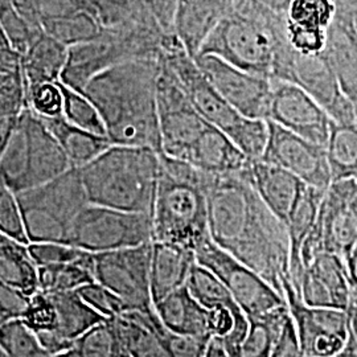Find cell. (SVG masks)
<instances>
[{"mask_svg":"<svg viewBox=\"0 0 357 357\" xmlns=\"http://www.w3.org/2000/svg\"><path fill=\"white\" fill-rule=\"evenodd\" d=\"M60 84L64 94L63 116L65 119L76 128L106 137V128L103 125L102 118L94 103L82 91L72 89L63 82Z\"/></svg>","mask_w":357,"mask_h":357,"instance_id":"obj_37","label":"cell"},{"mask_svg":"<svg viewBox=\"0 0 357 357\" xmlns=\"http://www.w3.org/2000/svg\"><path fill=\"white\" fill-rule=\"evenodd\" d=\"M289 45L284 13L258 0H234L199 54H215L249 73L273 78L277 60Z\"/></svg>","mask_w":357,"mask_h":357,"instance_id":"obj_3","label":"cell"},{"mask_svg":"<svg viewBox=\"0 0 357 357\" xmlns=\"http://www.w3.org/2000/svg\"><path fill=\"white\" fill-rule=\"evenodd\" d=\"M331 357H357V345L355 343V340L351 337L349 335V339H348V343L345 345L344 348Z\"/></svg>","mask_w":357,"mask_h":357,"instance_id":"obj_55","label":"cell"},{"mask_svg":"<svg viewBox=\"0 0 357 357\" xmlns=\"http://www.w3.org/2000/svg\"><path fill=\"white\" fill-rule=\"evenodd\" d=\"M195 264L196 255L191 249L176 243L153 241L150 284L153 305L187 286Z\"/></svg>","mask_w":357,"mask_h":357,"instance_id":"obj_22","label":"cell"},{"mask_svg":"<svg viewBox=\"0 0 357 357\" xmlns=\"http://www.w3.org/2000/svg\"><path fill=\"white\" fill-rule=\"evenodd\" d=\"M54 357H69V355H68V352H66V354H60V355H57V356Z\"/></svg>","mask_w":357,"mask_h":357,"instance_id":"obj_58","label":"cell"},{"mask_svg":"<svg viewBox=\"0 0 357 357\" xmlns=\"http://www.w3.org/2000/svg\"><path fill=\"white\" fill-rule=\"evenodd\" d=\"M78 169L89 204L153 216L160 172L158 151L141 146L112 144Z\"/></svg>","mask_w":357,"mask_h":357,"instance_id":"obj_4","label":"cell"},{"mask_svg":"<svg viewBox=\"0 0 357 357\" xmlns=\"http://www.w3.org/2000/svg\"><path fill=\"white\" fill-rule=\"evenodd\" d=\"M159 333L166 347L168 357H205L206 348L212 337H195L181 336L168 331L166 327L159 324Z\"/></svg>","mask_w":357,"mask_h":357,"instance_id":"obj_46","label":"cell"},{"mask_svg":"<svg viewBox=\"0 0 357 357\" xmlns=\"http://www.w3.org/2000/svg\"><path fill=\"white\" fill-rule=\"evenodd\" d=\"M153 241L119 250L93 253V277L116 294L128 311H153L150 284Z\"/></svg>","mask_w":357,"mask_h":357,"instance_id":"obj_12","label":"cell"},{"mask_svg":"<svg viewBox=\"0 0 357 357\" xmlns=\"http://www.w3.org/2000/svg\"><path fill=\"white\" fill-rule=\"evenodd\" d=\"M328 29H312L286 22V38L294 51L301 54H319L327 45Z\"/></svg>","mask_w":357,"mask_h":357,"instance_id":"obj_47","label":"cell"},{"mask_svg":"<svg viewBox=\"0 0 357 357\" xmlns=\"http://www.w3.org/2000/svg\"><path fill=\"white\" fill-rule=\"evenodd\" d=\"M56 139L61 144L72 167L81 168L96 159L112 142L107 137L90 132L69 123L63 115L54 118H43Z\"/></svg>","mask_w":357,"mask_h":357,"instance_id":"obj_29","label":"cell"},{"mask_svg":"<svg viewBox=\"0 0 357 357\" xmlns=\"http://www.w3.org/2000/svg\"><path fill=\"white\" fill-rule=\"evenodd\" d=\"M0 348L6 357H36L45 349L23 319H13L0 326Z\"/></svg>","mask_w":357,"mask_h":357,"instance_id":"obj_39","label":"cell"},{"mask_svg":"<svg viewBox=\"0 0 357 357\" xmlns=\"http://www.w3.org/2000/svg\"><path fill=\"white\" fill-rule=\"evenodd\" d=\"M196 262L211 270L233 295L246 317L286 305V299L264 277L206 238L195 250Z\"/></svg>","mask_w":357,"mask_h":357,"instance_id":"obj_13","label":"cell"},{"mask_svg":"<svg viewBox=\"0 0 357 357\" xmlns=\"http://www.w3.org/2000/svg\"><path fill=\"white\" fill-rule=\"evenodd\" d=\"M290 319L287 303L261 315L248 317L249 327L238 344L225 348L230 357H270Z\"/></svg>","mask_w":357,"mask_h":357,"instance_id":"obj_26","label":"cell"},{"mask_svg":"<svg viewBox=\"0 0 357 357\" xmlns=\"http://www.w3.org/2000/svg\"><path fill=\"white\" fill-rule=\"evenodd\" d=\"M19 115H0V156L6 150L10 138L13 135V128L17 123Z\"/></svg>","mask_w":357,"mask_h":357,"instance_id":"obj_51","label":"cell"},{"mask_svg":"<svg viewBox=\"0 0 357 357\" xmlns=\"http://www.w3.org/2000/svg\"><path fill=\"white\" fill-rule=\"evenodd\" d=\"M354 302H355V303H356L357 305V298H355V299H354Z\"/></svg>","mask_w":357,"mask_h":357,"instance_id":"obj_60","label":"cell"},{"mask_svg":"<svg viewBox=\"0 0 357 357\" xmlns=\"http://www.w3.org/2000/svg\"><path fill=\"white\" fill-rule=\"evenodd\" d=\"M160 59L172 70L196 112L228 135L249 160L262 158L268 143V122L240 114L206 79L175 33L162 40Z\"/></svg>","mask_w":357,"mask_h":357,"instance_id":"obj_6","label":"cell"},{"mask_svg":"<svg viewBox=\"0 0 357 357\" xmlns=\"http://www.w3.org/2000/svg\"><path fill=\"white\" fill-rule=\"evenodd\" d=\"M48 295L57 312V327L53 332L72 344L91 327L107 319L89 306L77 291Z\"/></svg>","mask_w":357,"mask_h":357,"instance_id":"obj_30","label":"cell"},{"mask_svg":"<svg viewBox=\"0 0 357 357\" xmlns=\"http://www.w3.org/2000/svg\"><path fill=\"white\" fill-rule=\"evenodd\" d=\"M72 165L47 123L26 107L0 156V175L15 193L43 185Z\"/></svg>","mask_w":357,"mask_h":357,"instance_id":"obj_7","label":"cell"},{"mask_svg":"<svg viewBox=\"0 0 357 357\" xmlns=\"http://www.w3.org/2000/svg\"><path fill=\"white\" fill-rule=\"evenodd\" d=\"M303 270L311 271L327 287L336 308L348 311L354 303V294L348 280L345 261L342 257L323 252Z\"/></svg>","mask_w":357,"mask_h":357,"instance_id":"obj_33","label":"cell"},{"mask_svg":"<svg viewBox=\"0 0 357 357\" xmlns=\"http://www.w3.org/2000/svg\"><path fill=\"white\" fill-rule=\"evenodd\" d=\"M248 167L237 174L209 178V236L217 246L253 268L284 298L283 281L290 280L289 234L255 192Z\"/></svg>","mask_w":357,"mask_h":357,"instance_id":"obj_1","label":"cell"},{"mask_svg":"<svg viewBox=\"0 0 357 357\" xmlns=\"http://www.w3.org/2000/svg\"><path fill=\"white\" fill-rule=\"evenodd\" d=\"M22 319L33 332L54 331L57 327V312L51 296L38 290L31 296L29 306Z\"/></svg>","mask_w":357,"mask_h":357,"instance_id":"obj_45","label":"cell"},{"mask_svg":"<svg viewBox=\"0 0 357 357\" xmlns=\"http://www.w3.org/2000/svg\"><path fill=\"white\" fill-rule=\"evenodd\" d=\"M26 107V86L20 69L0 65V115H17Z\"/></svg>","mask_w":357,"mask_h":357,"instance_id":"obj_41","label":"cell"},{"mask_svg":"<svg viewBox=\"0 0 357 357\" xmlns=\"http://www.w3.org/2000/svg\"><path fill=\"white\" fill-rule=\"evenodd\" d=\"M0 283L32 296L38 290V266L28 245L0 231Z\"/></svg>","mask_w":357,"mask_h":357,"instance_id":"obj_27","label":"cell"},{"mask_svg":"<svg viewBox=\"0 0 357 357\" xmlns=\"http://www.w3.org/2000/svg\"><path fill=\"white\" fill-rule=\"evenodd\" d=\"M16 195L29 243H66L76 217L89 204L79 169L75 167Z\"/></svg>","mask_w":357,"mask_h":357,"instance_id":"obj_8","label":"cell"},{"mask_svg":"<svg viewBox=\"0 0 357 357\" xmlns=\"http://www.w3.org/2000/svg\"><path fill=\"white\" fill-rule=\"evenodd\" d=\"M357 181H332L324 193L317 218L324 252L347 259L357 246Z\"/></svg>","mask_w":357,"mask_h":357,"instance_id":"obj_18","label":"cell"},{"mask_svg":"<svg viewBox=\"0 0 357 357\" xmlns=\"http://www.w3.org/2000/svg\"><path fill=\"white\" fill-rule=\"evenodd\" d=\"M0 24L8 44L20 57L24 56L33 41L44 33L26 22V17L15 7L13 0H0Z\"/></svg>","mask_w":357,"mask_h":357,"instance_id":"obj_38","label":"cell"},{"mask_svg":"<svg viewBox=\"0 0 357 357\" xmlns=\"http://www.w3.org/2000/svg\"><path fill=\"white\" fill-rule=\"evenodd\" d=\"M123 349L114 320L106 319L81 335L69 349V357H116Z\"/></svg>","mask_w":357,"mask_h":357,"instance_id":"obj_34","label":"cell"},{"mask_svg":"<svg viewBox=\"0 0 357 357\" xmlns=\"http://www.w3.org/2000/svg\"><path fill=\"white\" fill-rule=\"evenodd\" d=\"M76 291L89 306L107 319L115 318L128 311L123 301L98 282L88 283L77 289Z\"/></svg>","mask_w":357,"mask_h":357,"instance_id":"obj_44","label":"cell"},{"mask_svg":"<svg viewBox=\"0 0 357 357\" xmlns=\"http://www.w3.org/2000/svg\"><path fill=\"white\" fill-rule=\"evenodd\" d=\"M336 4L337 13L327 31L323 53L345 96L357 109V10L342 0H336Z\"/></svg>","mask_w":357,"mask_h":357,"instance_id":"obj_19","label":"cell"},{"mask_svg":"<svg viewBox=\"0 0 357 357\" xmlns=\"http://www.w3.org/2000/svg\"><path fill=\"white\" fill-rule=\"evenodd\" d=\"M69 48L47 33H41L22 56L26 94L43 84L61 82Z\"/></svg>","mask_w":357,"mask_h":357,"instance_id":"obj_24","label":"cell"},{"mask_svg":"<svg viewBox=\"0 0 357 357\" xmlns=\"http://www.w3.org/2000/svg\"><path fill=\"white\" fill-rule=\"evenodd\" d=\"M159 59L114 65L93 77L84 94L102 118L112 144L150 147L162 153L156 101Z\"/></svg>","mask_w":357,"mask_h":357,"instance_id":"obj_2","label":"cell"},{"mask_svg":"<svg viewBox=\"0 0 357 357\" xmlns=\"http://www.w3.org/2000/svg\"><path fill=\"white\" fill-rule=\"evenodd\" d=\"M234 0H178L174 33L185 51L196 57L206 38L230 13Z\"/></svg>","mask_w":357,"mask_h":357,"instance_id":"obj_21","label":"cell"},{"mask_svg":"<svg viewBox=\"0 0 357 357\" xmlns=\"http://www.w3.org/2000/svg\"><path fill=\"white\" fill-rule=\"evenodd\" d=\"M116 357H131V356H130V355H128V351H126V349H125V348H123V349H122V351H121V352H119V354H118V356H116Z\"/></svg>","mask_w":357,"mask_h":357,"instance_id":"obj_57","label":"cell"},{"mask_svg":"<svg viewBox=\"0 0 357 357\" xmlns=\"http://www.w3.org/2000/svg\"><path fill=\"white\" fill-rule=\"evenodd\" d=\"M153 308L162 324L172 333L213 337L208 326V310L192 296L187 286L167 295Z\"/></svg>","mask_w":357,"mask_h":357,"instance_id":"obj_23","label":"cell"},{"mask_svg":"<svg viewBox=\"0 0 357 357\" xmlns=\"http://www.w3.org/2000/svg\"><path fill=\"white\" fill-rule=\"evenodd\" d=\"M345 266H347L348 280H349V284H351L354 299H355L357 298V246L345 259Z\"/></svg>","mask_w":357,"mask_h":357,"instance_id":"obj_52","label":"cell"},{"mask_svg":"<svg viewBox=\"0 0 357 357\" xmlns=\"http://www.w3.org/2000/svg\"><path fill=\"white\" fill-rule=\"evenodd\" d=\"M26 107L40 118H54L63 115L64 94L61 84H43L28 90L26 94Z\"/></svg>","mask_w":357,"mask_h":357,"instance_id":"obj_43","label":"cell"},{"mask_svg":"<svg viewBox=\"0 0 357 357\" xmlns=\"http://www.w3.org/2000/svg\"><path fill=\"white\" fill-rule=\"evenodd\" d=\"M187 289L192 296L206 310L213 307H227L234 314L238 321H248V317L245 315L241 307L237 305L225 284L211 270L199 265L197 262L192 268L187 282Z\"/></svg>","mask_w":357,"mask_h":357,"instance_id":"obj_31","label":"cell"},{"mask_svg":"<svg viewBox=\"0 0 357 357\" xmlns=\"http://www.w3.org/2000/svg\"><path fill=\"white\" fill-rule=\"evenodd\" d=\"M327 191V190H326ZM324 190H318L315 187L307 185L301 200L294 209L293 215L290 217L286 229L289 234L290 243V282L293 283L294 289L298 291L301 275H302V264L299 259V253L302 243L306 240L308 233L314 228L317 218L319 215L320 205L324 197Z\"/></svg>","mask_w":357,"mask_h":357,"instance_id":"obj_28","label":"cell"},{"mask_svg":"<svg viewBox=\"0 0 357 357\" xmlns=\"http://www.w3.org/2000/svg\"><path fill=\"white\" fill-rule=\"evenodd\" d=\"M273 78L289 81L305 90L335 123L356 122V106L345 96L324 53L301 54L289 47L277 61Z\"/></svg>","mask_w":357,"mask_h":357,"instance_id":"obj_11","label":"cell"},{"mask_svg":"<svg viewBox=\"0 0 357 357\" xmlns=\"http://www.w3.org/2000/svg\"><path fill=\"white\" fill-rule=\"evenodd\" d=\"M193 59L206 79L240 114L266 121L271 78L249 73L215 54H197Z\"/></svg>","mask_w":357,"mask_h":357,"instance_id":"obj_17","label":"cell"},{"mask_svg":"<svg viewBox=\"0 0 357 357\" xmlns=\"http://www.w3.org/2000/svg\"><path fill=\"white\" fill-rule=\"evenodd\" d=\"M0 326H1V320H0Z\"/></svg>","mask_w":357,"mask_h":357,"instance_id":"obj_61","label":"cell"},{"mask_svg":"<svg viewBox=\"0 0 357 357\" xmlns=\"http://www.w3.org/2000/svg\"><path fill=\"white\" fill-rule=\"evenodd\" d=\"M336 13V0H290L284 17L295 26L328 29Z\"/></svg>","mask_w":357,"mask_h":357,"instance_id":"obj_36","label":"cell"},{"mask_svg":"<svg viewBox=\"0 0 357 357\" xmlns=\"http://www.w3.org/2000/svg\"><path fill=\"white\" fill-rule=\"evenodd\" d=\"M248 174L255 192L286 227L307 184L282 167L261 159L249 160Z\"/></svg>","mask_w":357,"mask_h":357,"instance_id":"obj_20","label":"cell"},{"mask_svg":"<svg viewBox=\"0 0 357 357\" xmlns=\"http://www.w3.org/2000/svg\"><path fill=\"white\" fill-rule=\"evenodd\" d=\"M283 293L303 356L331 357L344 348L349 339L348 311L307 306L289 278L283 281Z\"/></svg>","mask_w":357,"mask_h":357,"instance_id":"obj_14","label":"cell"},{"mask_svg":"<svg viewBox=\"0 0 357 357\" xmlns=\"http://www.w3.org/2000/svg\"><path fill=\"white\" fill-rule=\"evenodd\" d=\"M268 122V143L261 160L282 167L307 185L327 190L332 183L327 149Z\"/></svg>","mask_w":357,"mask_h":357,"instance_id":"obj_16","label":"cell"},{"mask_svg":"<svg viewBox=\"0 0 357 357\" xmlns=\"http://www.w3.org/2000/svg\"><path fill=\"white\" fill-rule=\"evenodd\" d=\"M0 357H6L4 356V354H3V351H1V348H0Z\"/></svg>","mask_w":357,"mask_h":357,"instance_id":"obj_59","label":"cell"},{"mask_svg":"<svg viewBox=\"0 0 357 357\" xmlns=\"http://www.w3.org/2000/svg\"><path fill=\"white\" fill-rule=\"evenodd\" d=\"M356 208H357V200H356Z\"/></svg>","mask_w":357,"mask_h":357,"instance_id":"obj_63","label":"cell"},{"mask_svg":"<svg viewBox=\"0 0 357 357\" xmlns=\"http://www.w3.org/2000/svg\"><path fill=\"white\" fill-rule=\"evenodd\" d=\"M163 33H174V19L178 0H138Z\"/></svg>","mask_w":357,"mask_h":357,"instance_id":"obj_49","label":"cell"},{"mask_svg":"<svg viewBox=\"0 0 357 357\" xmlns=\"http://www.w3.org/2000/svg\"><path fill=\"white\" fill-rule=\"evenodd\" d=\"M160 156L153 208V241L196 250L209 238L206 188L211 174L187 162Z\"/></svg>","mask_w":357,"mask_h":357,"instance_id":"obj_5","label":"cell"},{"mask_svg":"<svg viewBox=\"0 0 357 357\" xmlns=\"http://www.w3.org/2000/svg\"><path fill=\"white\" fill-rule=\"evenodd\" d=\"M348 317H349V335L357 345V305L355 302L348 308Z\"/></svg>","mask_w":357,"mask_h":357,"instance_id":"obj_54","label":"cell"},{"mask_svg":"<svg viewBox=\"0 0 357 357\" xmlns=\"http://www.w3.org/2000/svg\"><path fill=\"white\" fill-rule=\"evenodd\" d=\"M0 231L29 245L17 195L0 175Z\"/></svg>","mask_w":357,"mask_h":357,"instance_id":"obj_42","label":"cell"},{"mask_svg":"<svg viewBox=\"0 0 357 357\" xmlns=\"http://www.w3.org/2000/svg\"><path fill=\"white\" fill-rule=\"evenodd\" d=\"M356 23H357V13H356Z\"/></svg>","mask_w":357,"mask_h":357,"instance_id":"obj_62","label":"cell"},{"mask_svg":"<svg viewBox=\"0 0 357 357\" xmlns=\"http://www.w3.org/2000/svg\"><path fill=\"white\" fill-rule=\"evenodd\" d=\"M205 357H230L229 354L227 352V349L224 348L222 343L220 342V339L212 337L208 348H206V354Z\"/></svg>","mask_w":357,"mask_h":357,"instance_id":"obj_53","label":"cell"},{"mask_svg":"<svg viewBox=\"0 0 357 357\" xmlns=\"http://www.w3.org/2000/svg\"><path fill=\"white\" fill-rule=\"evenodd\" d=\"M270 357H305L298 343L291 315H290V319L287 320V323L284 324L281 337L274 347Z\"/></svg>","mask_w":357,"mask_h":357,"instance_id":"obj_50","label":"cell"},{"mask_svg":"<svg viewBox=\"0 0 357 357\" xmlns=\"http://www.w3.org/2000/svg\"><path fill=\"white\" fill-rule=\"evenodd\" d=\"M332 181L354 178L357 181V115L352 125L332 123L331 135L326 146Z\"/></svg>","mask_w":357,"mask_h":357,"instance_id":"obj_32","label":"cell"},{"mask_svg":"<svg viewBox=\"0 0 357 357\" xmlns=\"http://www.w3.org/2000/svg\"><path fill=\"white\" fill-rule=\"evenodd\" d=\"M91 282H96L91 271L79 264L38 266V290L43 293L76 291Z\"/></svg>","mask_w":357,"mask_h":357,"instance_id":"obj_35","label":"cell"},{"mask_svg":"<svg viewBox=\"0 0 357 357\" xmlns=\"http://www.w3.org/2000/svg\"><path fill=\"white\" fill-rule=\"evenodd\" d=\"M153 241V216L88 204L76 217L68 245L103 253Z\"/></svg>","mask_w":357,"mask_h":357,"instance_id":"obj_9","label":"cell"},{"mask_svg":"<svg viewBox=\"0 0 357 357\" xmlns=\"http://www.w3.org/2000/svg\"><path fill=\"white\" fill-rule=\"evenodd\" d=\"M29 252L38 266L59 264H79L93 268V253L61 243H29ZM93 274V273H91Z\"/></svg>","mask_w":357,"mask_h":357,"instance_id":"obj_40","label":"cell"},{"mask_svg":"<svg viewBox=\"0 0 357 357\" xmlns=\"http://www.w3.org/2000/svg\"><path fill=\"white\" fill-rule=\"evenodd\" d=\"M7 47H11V45L8 44L7 38L4 36V32H3V29H1V24H0V50L7 48Z\"/></svg>","mask_w":357,"mask_h":357,"instance_id":"obj_56","label":"cell"},{"mask_svg":"<svg viewBox=\"0 0 357 357\" xmlns=\"http://www.w3.org/2000/svg\"><path fill=\"white\" fill-rule=\"evenodd\" d=\"M116 331L131 357H168L159 333L160 320L155 308L149 312L126 311L115 318Z\"/></svg>","mask_w":357,"mask_h":357,"instance_id":"obj_25","label":"cell"},{"mask_svg":"<svg viewBox=\"0 0 357 357\" xmlns=\"http://www.w3.org/2000/svg\"><path fill=\"white\" fill-rule=\"evenodd\" d=\"M266 121L320 146H327L333 123L331 116L308 93L277 78H271Z\"/></svg>","mask_w":357,"mask_h":357,"instance_id":"obj_15","label":"cell"},{"mask_svg":"<svg viewBox=\"0 0 357 357\" xmlns=\"http://www.w3.org/2000/svg\"><path fill=\"white\" fill-rule=\"evenodd\" d=\"M156 101L162 153L187 162L192 149L212 125L196 112L172 70L160 59Z\"/></svg>","mask_w":357,"mask_h":357,"instance_id":"obj_10","label":"cell"},{"mask_svg":"<svg viewBox=\"0 0 357 357\" xmlns=\"http://www.w3.org/2000/svg\"><path fill=\"white\" fill-rule=\"evenodd\" d=\"M31 296L10 286L0 283V320L1 324L13 319H22L29 306Z\"/></svg>","mask_w":357,"mask_h":357,"instance_id":"obj_48","label":"cell"}]
</instances>
